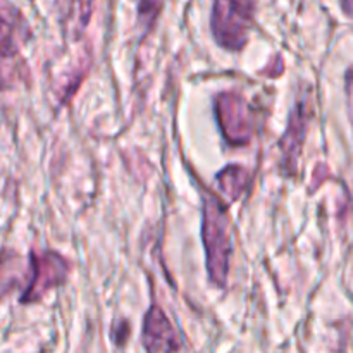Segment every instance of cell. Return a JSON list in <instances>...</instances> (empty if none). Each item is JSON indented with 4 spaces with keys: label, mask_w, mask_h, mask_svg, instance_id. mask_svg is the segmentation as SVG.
<instances>
[{
    "label": "cell",
    "mask_w": 353,
    "mask_h": 353,
    "mask_svg": "<svg viewBox=\"0 0 353 353\" xmlns=\"http://www.w3.org/2000/svg\"><path fill=\"white\" fill-rule=\"evenodd\" d=\"M202 241L205 248V265L210 283L217 288H224L230 274L231 255H233L231 217L226 203L210 192L203 195Z\"/></svg>",
    "instance_id": "1"
},
{
    "label": "cell",
    "mask_w": 353,
    "mask_h": 353,
    "mask_svg": "<svg viewBox=\"0 0 353 353\" xmlns=\"http://www.w3.org/2000/svg\"><path fill=\"white\" fill-rule=\"evenodd\" d=\"M26 17L9 0H0V92L28 81V68L21 50L30 40Z\"/></svg>",
    "instance_id": "2"
},
{
    "label": "cell",
    "mask_w": 353,
    "mask_h": 353,
    "mask_svg": "<svg viewBox=\"0 0 353 353\" xmlns=\"http://www.w3.org/2000/svg\"><path fill=\"white\" fill-rule=\"evenodd\" d=\"M257 0H212L210 31L221 48L243 50L255 23Z\"/></svg>",
    "instance_id": "3"
},
{
    "label": "cell",
    "mask_w": 353,
    "mask_h": 353,
    "mask_svg": "<svg viewBox=\"0 0 353 353\" xmlns=\"http://www.w3.org/2000/svg\"><path fill=\"white\" fill-rule=\"evenodd\" d=\"M214 110L223 138L231 147H245L252 141L255 131L254 110L240 92L228 90L217 93Z\"/></svg>",
    "instance_id": "4"
},
{
    "label": "cell",
    "mask_w": 353,
    "mask_h": 353,
    "mask_svg": "<svg viewBox=\"0 0 353 353\" xmlns=\"http://www.w3.org/2000/svg\"><path fill=\"white\" fill-rule=\"evenodd\" d=\"M71 264L57 252H33L28 264V281L19 302L23 305L37 303L50 290L64 285Z\"/></svg>",
    "instance_id": "5"
},
{
    "label": "cell",
    "mask_w": 353,
    "mask_h": 353,
    "mask_svg": "<svg viewBox=\"0 0 353 353\" xmlns=\"http://www.w3.org/2000/svg\"><path fill=\"white\" fill-rule=\"evenodd\" d=\"M312 117V105L309 99H299L295 107L292 109L286 124V131L279 141V148L283 154V165L286 172L295 174L296 162L302 154L303 141H305L307 130H309V121Z\"/></svg>",
    "instance_id": "6"
},
{
    "label": "cell",
    "mask_w": 353,
    "mask_h": 353,
    "mask_svg": "<svg viewBox=\"0 0 353 353\" xmlns=\"http://www.w3.org/2000/svg\"><path fill=\"white\" fill-rule=\"evenodd\" d=\"M141 343L147 353H181L183 350L178 331L164 310L155 303L145 314Z\"/></svg>",
    "instance_id": "7"
},
{
    "label": "cell",
    "mask_w": 353,
    "mask_h": 353,
    "mask_svg": "<svg viewBox=\"0 0 353 353\" xmlns=\"http://www.w3.org/2000/svg\"><path fill=\"white\" fill-rule=\"evenodd\" d=\"M28 281V268L12 250L0 252V300Z\"/></svg>",
    "instance_id": "8"
},
{
    "label": "cell",
    "mask_w": 353,
    "mask_h": 353,
    "mask_svg": "<svg viewBox=\"0 0 353 353\" xmlns=\"http://www.w3.org/2000/svg\"><path fill=\"white\" fill-rule=\"evenodd\" d=\"M250 172L243 168V165L231 164L226 165L223 171L217 174V183L224 195L230 196L231 202L240 199L250 186Z\"/></svg>",
    "instance_id": "9"
},
{
    "label": "cell",
    "mask_w": 353,
    "mask_h": 353,
    "mask_svg": "<svg viewBox=\"0 0 353 353\" xmlns=\"http://www.w3.org/2000/svg\"><path fill=\"white\" fill-rule=\"evenodd\" d=\"M161 0H138V23L148 30L155 23L161 10Z\"/></svg>",
    "instance_id": "10"
},
{
    "label": "cell",
    "mask_w": 353,
    "mask_h": 353,
    "mask_svg": "<svg viewBox=\"0 0 353 353\" xmlns=\"http://www.w3.org/2000/svg\"><path fill=\"white\" fill-rule=\"evenodd\" d=\"M345 95H347L348 121H350V128L353 133V65L345 72Z\"/></svg>",
    "instance_id": "11"
},
{
    "label": "cell",
    "mask_w": 353,
    "mask_h": 353,
    "mask_svg": "<svg viewBox=\"0 0 353 353\" xmlns=\"http://www.w3.org/2000/svg\"><path fill=\"white\" fill-rule=\"evenodd\" d=\"M340 3L345 16H348L350 19H353V0H340Z\"/></svg>",
    "instance_id": "12"
}]
</instances>
